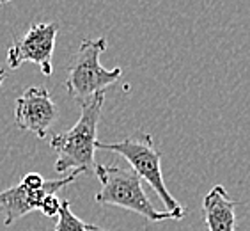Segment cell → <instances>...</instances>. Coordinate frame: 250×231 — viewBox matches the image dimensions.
<instances>
[{
  "mask_svg": "<svg viewBox=\"0 0 250 231\" xmlns=\"http://www.w3.org/2000/svg\"><path fill=\"white\" fill-rule=\"evenodd\" d=\"M105 103V91L98 92L89 101L82 103L80 117L73 128L55 134L50 139V148L57 153L55 171L61 174L67 171L92 173L96 169L94 153L98 142V123Z\"/></svg>",
  "mask_w": 250,
  "mask_h": 231,
  "instance_id": "1",
  "label": "cell"
},
{
  "mask_svg": "<svg viewBox=\"0 0 250 231\" xmlns=\"http://www.w3.org/2000/svg\"><path fill=\"white\" fill-rule=\"evenodd\" d=\"M98 180L101 183L100 192L94 196L96 203L100 205H112V207H121L125 210L139 213L146 217L151 222L160 221H179L183 219V213H172V212H160L153 207L147 194L144 192L142 187V178L135 173L133 169L121 167L117 164H100L94 169Z\"/></svg>",
  "mask_w": 250,
  "mask_h": 231,
  "instance_id": "2",
  "label": "cell"
},
{
  "mask_svg": "<svg viewBox=\"0 0 250 231\" xmlns=\"http://www.w3.org/2000/svg\"><path fill=\"white\" fill-rule=\"evenodd\" d=\"M96 149H105V151H114V153L121 155L135 173L142 178V182H147V185L156 192L167 212L185 215L187 210L174 199V196L168 192L164 182L162 153L154 146L153 135L146 134V132H137L126 139L117 140V142H100L98 140Z\"/></svg>",
  "mask_w": 250,
  "mask_h": 231,
  "instance_id": "3",
  "label": "cell"
},
{
  "mask_svg": "<svg viewBox=\"0 0 250 231\" xmlns=\"http://www.w3.org/2000/svg\"><path fill=\"white\" fill-rule=\"evenodd\" d=\"M106 50V39H83L75 59L67 68L66 86L67 92L80 105L91 100L94 94L103 92L108 86H114L123 75L119 66L106 69L101 66L100 55Z\"/></svg>",
  "mask_w": 250,
  "mask_h": 231,
  "instance_id": "4",
  "label": "cell"
},
{
  "mask_svg": "<svg viewBox=\"0 0 250 231\" xmlns=\"http://www.w3.org/2000/svg\"><path fill=\"white\" fill-rule=\"evenodd\" d=\"M80 174V171H73L61 180H44L41 174L29 173L18 185L0 192V213L5 215L4 224L11 226L27 213L39 210L46 196L57 194L61 188L75 182Z\"/></svg>",
  "mask_w": 250,
  "mask_h": 231,
  "instance_id": "5",
  "label": "cell"
},
{
  "mask_svg": "<svg viewBox=\"0 0 250 231\" xmlns=\"http://www.w3.org/2000/svg\"><path fill=\"white\" fill-rule=\"evenodd\" d=\"M59 34V23H36L32 25L23 38L16 39L7 52V68L18 69L23 63H34L41 68L44 77L53 73V50Z\"/></svg>",
  "mask_w": 250,
  "mask_h": 231,
  "instance_id": "6",
  "label": "cell"
},
{
  "mask_svg": "<svg viewBox=\"0 0 250 231\" xmlns=\"http://www.w3.org/2000/svg\"><path fill=\"white\" fill-rule=\"evenodd\" d=\"M59 111L46 87H29L15 103V123L20 130L32 132L44 139L57 121Z\"/></svg>",
  "mask_w": 250,
  "mask_h": 231,
  "instance_id": "7",
  "label": "cell"
},
{
  "mask_svg": "<svg viewBox=\"0 0 250 231\" xmlns=\"http://www.w3.org/2000/svg\"><path fill=\"white\" fill-rule=\"evenodd\" d=\"M236 207L238 203L227 198V190L222 185H215L204 196L202 210L204 221L209 231H236Z\"/></svg>",
  "mask_w": 250,
  "mask_h": 231,
  "instance_id": "8",
  "label": "cell"
},
{
  "mask_svg": "<svg viewBox=\"0 0 250 231\" xmlns=\"http://www.w3.org/2000/svg\"><path fill=\"white\" fill-rule=\"evenodd\" d=\"M57 224H55V231H87V222L82 219H78L75 213L71 212V203L62 201L61 212H59Z\"/></svg>",
  "mask_w": 250,
  "mask_h": 231,
  "instance_id": "9",
  "label": "cell"
},
{
  "mask_svg": "<svg viewBox=\"0 0 250 231\" xmlns=\"http://www.w3.org/2000/svg\"><path fill=\"white\" fill-rule=\"evenodd\" d=\"M61 207H62V201H61L55 194H50V196H46V198L43 199L41 207H39V212L46 217H55L61 212Z\"/></svg>",
  "mask_w": 250,
  "mask_h": 231,
  "instance_id": "10",
  "label": "cell"
},
{
  "mask_svg": "<svg viewBox=\"0 0 250 231\" xmlns=\"http://www.w3.org/2000/svg\"><path fill=\"white\" fill-rule=\"evenodd\" d=\"M87 231H108V230H103V228L96 226V224H87Z\"/></svg>",
  "mask_w": 250,
  "mask_h": 231,
  "instance_id": "11",
  "label": "cell"
},
{
  "mask_svg": "<svg viewBox=\"0 0 250 231\" xmlns=\"http://www.w3.org/2000/svg\"><path fill=\"white\" fill-rule=\"evenodd\" d=\"M7 77V73H5V69H4V66L0 68V86H2V82H4V78Z\"/></svg>",
  "mask_w": 250,
  "mask_h": 231,
  "instance_id": "12",
  "label": "cell"
},
{
  "mask_svg": "<svg viewBox=\"0 0 250 231\" xmlns=\"http://www.w3.org/2000/svg\"><path fill=\"white\" fill-rule=\"evenodd\" d=\"M7 2H11V0H0V5H4V4H7Z\"/></svg>",
  "mask_w": 250,
  "mask_h": 231,
  "instance_id": "13",
  "label": "cell"
}]
</instances>
